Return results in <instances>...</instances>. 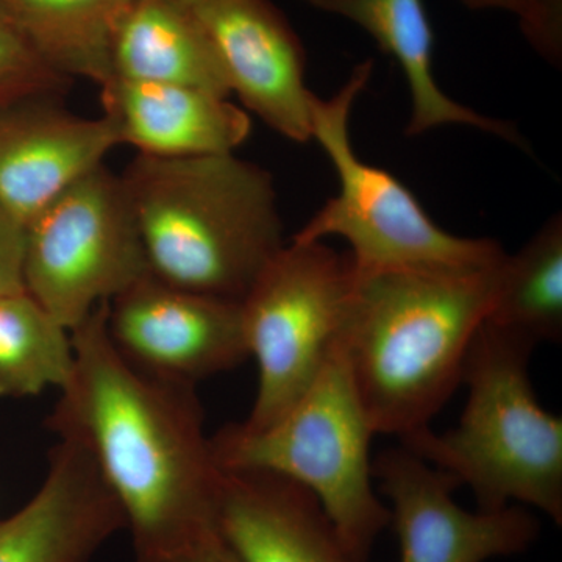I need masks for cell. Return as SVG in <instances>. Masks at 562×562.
Masks as SVG:
<instances>
[{"label":"cell","mask_w":562,"mask_h":562,"mask_svg":"<svg viewBox=\"0 0 562 562\" xmlns=\"http://www.w3.org/2000/svg\"><path fill=\"white\" fill-rule=\"evenodd\" d=\"M322 13L353 22L368 32L380 49L401 65L412 94L406 135L420 136L443 125H465L522 146L513 124L492 120L461 105L435 79V33L424 0H299Z\"/></svg>","instance_id":"cell-16"},{"label":"cell","mask_w":562,"mask_h":562,"mask_svg":"<svg viewBox=\"0 0 562 562\" xmlns=\"http://www.w3.org/2000/svg\"><path fill=\"white\" fill-rule=\"evenodd\" d=\"M236 94L273 132L308 143L313 92L301 38L272 0H188Z\"/></svg>","instance_id":"cell-11"},{"label":"cell","mask_w":562,"mask_h":562,"mask_svg":"<svg viewBox=\"0 0 562 562\" xmlns=\"http://www.w3.org/2000/svg\"><path fill=\"white\" fill-rule=\"evenodd\" d=\"M114 349L139 372L195 386L249 358L241 303L144 277L106 306Z\"/></svg>","instance_id":"cell-9"},{"label":"cell","mask_w":562,"mask_h":562,"mask_svg":"<svg viewBox=\"0 0 562 562\" xmlns=\"http://www.w3.org/2000/svg\"><path fill=\"white\" fill-rule=\"evenodd\" d=\"M58 99L0 109V210L24 227L120 146L105 117L77 116Z\"/></svg>","instance_id":"cell-12"},{"label":"cell","mask_w":562,"mask_h":562,"mask_svg":"<svg viewBox=\"0 0 562 562\" xmlns=\"http://www.w3.org/2000/svg\"><path fill=\"white\" fill-rule=\"evenodd\" d=\"M171 562H239L216 528L203 532Z\"/></svg>","instance_id":"cell-24"},{"label":"cell","mask_w":562,"mask_h":562,"mask_svg":"<svg viewBox=\"0 0 562 562\" xmlns=\"http://www.w3.org/2000/svg\"><path fill=\"white\" fill-rule=\"evenodd\" d=\"M147 276L121 173L105 162L25 227V291L69 331Z\"/></svg>","instance_id":"cell-8"},{"label":"cell","mask_w":562,"mask_h":562,"mask_svg":"<svg viewBox=\"0 0 562 562\" xmlns=\"http://www.w3.org/2000/svg\"><path fill=\"white\" fill-rule=\"evenodd\" d=\"M536 347L562 339V214L554 213L514 255H505L484 319Z\"/></svg>","instance_id":"cell-19"},{"label":"cell","mask_w":562,"mask_h":562,"mask_svg":"<svg viewBox=\"0 0 562 562\" xmlns=\"http://www.w3.org/2000/svg\"><path fill=\"white\" fill-rule=\"evenodd\" d=\"M106 306L70 331L72 375L47 427L91 454L120 503L135 562H171L216 528L221 469L195 386L128 364L111 342Z\"/></svg>","instance_id":"cell-1"},{"label":"cell","mask_w":562,"mask_h":562,"mask_svg":"<svg viewBox=\"0 0 562 562\" xmlns=\"http://www.w3.org/2000/svg\"><path fill=\"white\" fill-rule=\"evenodd\" d=\"M373 60L355 66L341 90L328 99L313 94L312 135L339 179L330 199L292 236L294 241H324L339 236L350 246L357 273L412 268H475L505 257L491 238H462L442 231L412 191L382 168L368 165L351 146L353 103L371 80Z\"/></svg>","instance_id":"cell-6"},{"label":"cell","mask_w":562,"mask_h":562,"mask_svg":"<svg viewBox=\"0 0 562 562\" xmlns=\"http://www.w3.org/2000/svg\"><path fill=\"white\" fill-rule=\"evenodd\" d=\"M375 436L351 382L341 338L294 405L262 430L225 425L211 436L222 471H261L312 492L351 557L369 562L390 509L373 484Z\"/></svg>","instance_id":"cell-5"},{"label":"cell","mask_w":562,"mask_h":562,"mask_svg":"<svg viewBox=\"0 0 562 562\" xmlns=\"http://www.w3.org/2000/svg\"><path fill=\"white\" fill-rule=\"evenodd\" d=\"M355 286L349 254L291 239L244 295L243 330L258 391L241 427L262 430L302 397L341 338Z\"/></svg>","instance_id":"cell-7"},{"label":"cell","mask_w":562,"mask_h":562,"mask_svg":"<svg viewBox=\"0 0 562 562\" xmlns=\"http://www.w3.org/2000/svg\"><path fill=\"white\" fill-rule=\"evenodd\" d=\"M473 11L501 10L516 14L525 33L535 31L562 7V0H458Z\"/></svg>","instance_id":"cell-23"},{"label":"cell","mask_w":562,"mask_h":562,"mask_svg":"<svg viewBox=\"0 0 562 562\" xmlns=\"http://www.w3.org/2000/svg\"><path fill=\"white\" fill-rule=\"evenodd\" d=\"M25 227L0 210V295L24 288Z\"/></svg>","instance_id":"cell-22"},{"label":"cell","mask_w":562,"mask_h":562,"mask_svg":"<svg viewBox=\"0 0 562 562\" xmlns=\"http://www.w3.org/2000/svg\"><path fill=\"white\" fill-rule=\"evenodd\" d=\"M373 479L386 498L390 528L401 562H487L531 549L541 535L536 514L520 505L497 512H468L453 501L460 487L405 447L373 461Z\"/></svg>","instance_id":"cell-10"},{"label":"cell","mask_w":562,"mask_h":562,"mask_svg":"<svg viewBox=\"0 0 562 562\" xmlns=\"http://www.w3.org/2000/svg\"><path fill=\"white\" fill-rule=\"evenodd\" d=\"M214 522L239 562H358L312 492L261 471H222Z\"/></svg>","instance_id":"cell-14"},{"label":"cell","mask_w":562,"mask_h":562,"mask_svg":"<svg viewBox=\"0 0 562 562\" xmlns=\"http://www.w3.org/2000/svg\"><path fill=\"white\" fill-rule=\"evenodd\" d=\"M74 369L72 335L27 291L0 295V397L61 391Z\"/></svg>","instance_id":"cell-20"},{"label":"cell","mask_w":562,"mask_h":562,"mask_svg":"<svg viewBox=\"0 0 562 562\" xmlns=\"http://www.w3.org/2000/svg\"><path fill=\"white\" fill-rule=\"evenodd\" d=\"M102 116L117 144L160 158L235 154L251 121L231 98L181 87L110 79L101 85Z\"/></svg>","instance_id":"cell-15"},{"label":"cell","mask_w":562,"mask_h":562,"mask_svg":"<svg viewBox=\"0 0 562 562\" xmlns=\"http://www.w3.org/2000/svg\"><path fill=\"white\" fill-rule=\"evenodd\" d=\"M72 80L52 68L0 3V109L33 95H61Z\"/></svg>","instance_id":"cell-21"},{"label":"cell","mask_w":562,"mask_h":562,"mask_svg":"<svg viewBox=\"0 0 562 562\" xmlns=\"http://www.w3.org/2000/svg\"><path fill=\"white\" fill-rule=\"evenodd\" d=\"M111 79L232 95L209 32L188 0L133 2L114 33Z\"/></svg>","instance_id":"cell-17"},{"label":"cell","mask_w":562,"mask_h":562,"mask_svg":"<svg viewBox=\"0 0 562 562\" xmlns=\"http://www.w3.org/2000/svg\"><path fill=\"white\" fill-rule=\"evenodd\" d=\"M57 438L38 491L0 519V562H91L125 528L91 454L77 439Z\"/></svg>","instance_id":"cell-13"},{"label":"cell","mask_w":562,"mask_h":562,"mask_svg":"<svg viewBox=\"0 0 562 562\" xmlns=\"http://www.w3.org/2000/svg\"><path fill=\"white\" fill-rule=\"evenodd\" d=\"M150 276L241 302L284 246L271 173L235 154L136 155L121 173Z\"/></svg>","instance_id":"cell-3"},{"label":"cell","mask_w":562,"mask_h":562,"mask_svg":"<svg viewBox=\"0 0 562 562\" xmlns=\"http://www.w3.org/2000/svg\"><path fill=\"white\" fill-rule=\"evenodd\" d=\"M503 258L475 268L355 272L341 342L375 435L402 441L430 427L450 401Z\"/></svg>","instance_id":"cell-2"},{"label":"cell","mask_w":562,"mask_h":562,"mask_svg":"<svg viewBox=\"0 0 562 562\" xmlns=\"http://www.w3.org/2000/svg\"><path fill=\"white\" fill-rule=\"evenodd\" d=\"M135 0H0L52 68L98 87L111 79V46Z\"/></svg>","instance_id":"cell-18"},{"label":"cell","mask_w":562,"mask_h":562,"mask_svg":"<svg viewBox=\"0 0 562 562\" xmlns=\"http://www.w3.org/2000/svg\"><path fill=\"white\" fill-rule=\"evenodd\" d=\"M536 347L483 322L465 358L468 402L457 427L401 446L469 486L476 506L520 505L562 525V417L542 408L530 376Z\"/></svg>","instance_id":"cell-4"}]
</instances>
